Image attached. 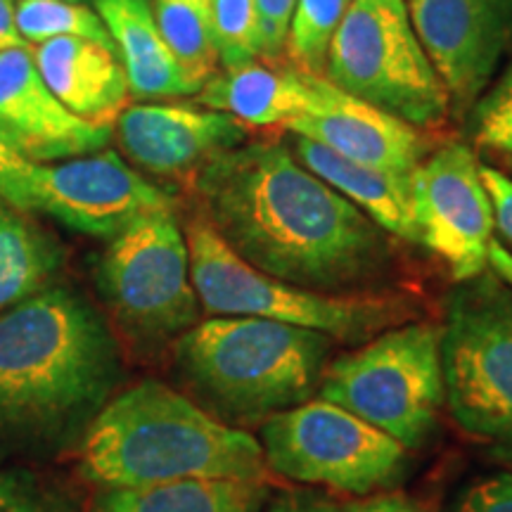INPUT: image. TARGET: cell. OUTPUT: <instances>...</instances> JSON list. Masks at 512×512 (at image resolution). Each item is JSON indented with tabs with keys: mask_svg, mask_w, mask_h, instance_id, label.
<instances>
[{
	"mask_svg": "<svg viewBox=\"0 0 512 512\" xmlns=\"http://www.w3.org/2000/svg\"><path fill=\"white\" fill-rule=\"evenodd\" d=\"M264 512H347L328 496L309 489H287L268 498Z\"/></svg>",
	"mask_w": 512,
	"mask_h": 512,
	"instance_id": "d6a6232c",
	"label": "cell"
},
{
	"mask_svg": "<svg viewBox=\"0 0 512 512\" xmlns=\"http://www.w3.org/2000/svg\"><path fill=\"white\" fill-rule=\"evenodd\" d=\"M486 271L494 273L503 285L512 290V252L498 238L491 240L489 252H486Z\"/></svg>",
	"mask_w": 512,
	"mask_h": 512,
	"instance_id": "e575fe53",
	"label": "cell"
},
{
	"mask_svg": "<svg viewBox=\"0 0 512 512\" xmlns=\"http://www.w3.org/2000/svg\"><path fill=\"white\" fill-rule=\"evenodd\" d=\"M470 136L486 150L512 155V62L467 112Z\"/></svg>",
	"mask_w": 512,
	"mask_h": 512,
	"instance_id": "4316f807",
	"label": "cell"
},
{
	"mask_svg": "<svg viewBox=\"0 0 512 512\" xmlns=\"http://www.w3.org/2000/svg\"><path fill=\"white\" fill-rule=\"evenodd\" d=\"M31 171H34V164L12 152L5 143H0V202L29 214Z\"/></svg>",
	"mask_w": 512,
	"mask_h": 512,
	"instance_id": "4dcf8cb0",
	"label": "cell"
},
{
	"mask_svg": "<svg viewBox=\"0 0 512 512\" xmlns=\"http://www.w3.org/2000/svg\"><path fill=\"white\" fill-rule=\"evenodd\" d=\"M95 285L121 332L140 347H162L200 323L185 233L174 209L152 211L107 242Z\"/></svg>",
	"mask_w": 512,
	"mask_h": 512,
	"instance_id": "9c48e42d",
	"label": "cell"
},
{
	"mask_svg": "<svg viewBox=\"0 0 512 512\" xmlns=\"http://www.w3.org/2000/svg\"><path fill=\"white\" fill-rule=\"evenodd\" d=\"M347 512H425L418 503L401 494H377L344 505Z\"/></svg>",
	"mask_w": 512,
	"mask_h": 512,
	"instance_id": "836d02e7",
	"label": "cell"
},
{
	"mask_svg": "<svg viewBox=\"0 0 512 512\" xmlns=\"http://www.w3.org/2000/svg\"><path fill=\"white\" fill-rule=\"evenodd\" d=\"M256 439L275 475L358 498L394 489L411 470L399 441L323 399L273 415Z\"/></svg>",
	"mask_w": 512,
	"mask_h": 512,
	"instance_id": "30bf717a",
	"label": "cell"
},
{
	"mask_svg": "<svg viewBox=\"0 0 512 512\" xmlns=\"http://www.w3.org/2000/svg\"><path fill=\"white\" fill-rule=\"evenodd\" d=\"M200 216L256 271L323 294H373L389 233L275 143H242L192 181Z\"/></svg>",
	"mask_w": 512,
	"mask_h": 512,
	"instance_id": "6da1fadb",
	"label": "cell"
},
{
	"mask_svg": "<svg viewBox=\"0 0 512 512\" xmlns=\"http://www.w3.org/2000/svg\"><path fill=\"white\" fill-rule=\"evenodd\" d=\"M15 24L29 48L62 36H81L114 48V41L91 5L67 0H17ZM117 50V48H114Z\"/></svg>",
	"mask_w": 512,
	"mask_h": 512,
	"instance_id": "cb8c5ba5",
	"label": "cell"
},
{
	"mask_svg": "<svg viewBox=\"0 0 512 512\" xmlns=\"http://www.w3.org/2000/svg\"><path fill=\"white\" fill-rule=\"evenodd\" d=\"M508 166L512 169V155H508Z\"/></svg>",
	"mask_w": 512,
	"mask_h": 512,
	"instance_id": "74e56055",
	"label": "cell"
},
{
	"mask_svg": "<svg viewBox=\"0 0 512 512\" xmlns=\"http://www.w3.org/2000/svg\"><path fill=\"white\" fill-rule=\"evenodd\" d=\"M81 472L100 489L185 479L266 482L259 439L157 380L114 394L81 437Z\"/></svg>",
	"mask_w": 512,
	"mask_h": 512,
	"instance_id": "3957f363",
	"label": "cell"
},
{
	"mask_svg": "<svg viewBox=\"0 0 512 512\" xmlns=\"http://www.w3.org/2000/svg\"><path fill=\"white\" fill-rule=\"evenodd\" d=\"M351 0H297L287 48L294 67L323 76L332 38L347 15Z\"/></svg>",
	"mask_w": 512,
	"mask_h": 512,
	"instance_id": "d4e9b609",
	"label": "cell"
},
{
	"mask_svg": "<svg viewBox=\"0 0 512 512\" xmlns=\"http://www.w3.org/2000/svg\"><path fill=\"white\" fill-rule=\"evenodd\" d=\"M439 335L453 422L512 463V290L491 271L458 283Z\"/></svg>",
	"mask_w": 512,
	"mask_h": 512,
	"instance_id": "8992f818",
	"label": "cell"
},
{
	"mask_svg": "<svg viewBox=\"0 0 512 512\" xmlns=\"http://www.w3.org/2000/svg\"><path fill=\"white\" fill-rule=\"evenodd\" d=\"M318 399L366 420L406 451H420L446 406L439 328L396 325L337 356L325 368Z\"/></svg>",
	"mask_w": 512,
	"mask_h": 512,
	"instance_id": "52a82bcc",
	"label": "cell"
},
{
	"mask_svg": "<svg viewBox=\"0 0 512 512\" xmlns=\"http://www.w3.org/2000/svg\"><path fill=\"white\" fill-rule=\"evenodd\" d=\"M190 278L209 316H249L323 332L335 342L363 344L403 325L411 309L377 294H323L256 271L202 216L185 228Z\"/></svg>",
	"mask_w": 512,
	"mask_h": 512,
	"instance_id": "5b68a950",
	"label": "cell"
},
{
	"mask_svg": "<svg viewBox=\"0 0 512 512\" xmlns=\"http://www.w3.org/2000/svg\"><path fill=\"white\" fill-rule=\"evenodd\" d=\"M0 512H81L76 498L29 470H0Z\"/></svg>",
	"mask_w": 512,
	"mask_h": 512,
	"instance_id": "83f0119b",
	"label": "cell"
},
{
	"mask_svg": "<svg viewBox=\"0 0 512 512\" xmlns=\"http://www.w3.org/2000/svg\"><path fill=\"white\" fill-rule=\"evenodd\" d=\"M451 512H512V472L467 484L453 501Z\"/></svg>",
	"mask_w": 512,
	"mask_h": 512,
	"instance_id": "f1b7e54d",
	"label": "cell"
},
{
	"mask_svg": "<svg viewBox=\"0 0 512 512\" xmlns=\"http://www.w3.org/2000/svg\"><path fill=\"white\" fill-rule=\"evenodd\" d=\"M209 5L223 69L259 60V19L254 0H209Z\"/></svg>",
	"mask_w": 512,
	"mask_h": 512,
	"instance_id": "484cf974",
	"label": "cell"
},
{
	"mask_svg": "<svg viewBox=\"0 0 512 512\" xmlns=\"http://www.w3.org/2000/svg\"><path fill=\"white\" fill-rule=\"evenodd\" d=\"M413 207L420 245L446 261L456 283L486 271L496 219L472 147L458 140L434 147L413 171Z\"/></svg>",
	"mask_w": 512,
	"mask_h": 512,
	"instance_id": "8fae6325",
	"label": "cell"
},
{
	"mask_svg": "<svg viewBox=\"0 0 512 512\" xmlns=\"http://www.w3.org/2000/svg\"><path fill=\"white\" fill-rule=\"evenodd\" d=\"M67 3H83V5H88V3H91V0H67Z\"/></svg>",
	"mask_w": 512,
	"mask_h": 512,
	"instance_id": "8d00e7d4",
	"label": "cell"
},
{
	"mask_svg": "<svg viewBox=\"0 0 512 512\" xmlns=\"http://www.w3.org/2000/svg\"><path fill=\"white\" fill-rule=\"evenodd\" d=\"M451 110L467 114L512 55V0H406Z\"/></svg>",
	"mask_w": 512,
	"mask_h": 512,
	"instance_id": "4fadbf2b",
	"label": "cell"
},
{
	"mask_svg": "<svg viewBox=\"0 0 512 512\" xmlns=\"http://www.w3.org/2000/svg\"><path fill=\"white\" fill-rule=\"evenodd\" d=\"M292 155L311 174L373 219L384 233L420 245V228L413 207V174L356 164L302 136H294Z\"/></svg>",
	"mask_w": 512,
	"mask_h": 512,
	"instance_id": "d6986e66",
	"label": "cell"
},
{
	"mask_svg": "<svg viewBox=\"0 0 512 512\" xmlns=\"http://www.w3.org/2000/svg\"><path fill=\"white\" fill-rule=\"evenodd\" d=\"M64 252L27 211L0 202V313L53 285Z\"/></svg>",
	"mask_w": 512,
	"mask_h": 512,
	"instance_id": "7402d4cb",
	"label": "cell"
},
{
	"mask_svg": "<svg viewBox=\"0 0 512 512\" xmlns=\"http://www.w3.org/2000/svg\"><path fill=\"white\" fill-rule=\"evenodd\" d=\"M259 19L261 57H280L287 48L297 0H254Z\"/></svg>",
	"mask_w": 512,
	"mask_h": 512,
	"instance_id": "f546056e",
	"label": "cell"
},
{
	"mask_svg": "<svg viewBox=\"0 0 512 512\" xmlns=\"http://www.w3.org/2000/svg\"><path fill=\"white\" fill-rule=\"evenodd\" d=\"M266 482L185 479L133 489H100L91 512H264Z\"/></svg>",
	"mask_w": 512,
	"mask_h": 512,
	"instance_id": "44dd1931",
	"label": "cell"
},
{
	"mask_svg": "<svg viewBox=\"0 0 512 512\" xmlns=\"http://www.w3.org/2000/svg\"><path fill=\"white\" fill-rule=\"evenodd\" d=\"M50 93L76 117L114 124L131 91L117 50L81 36H62L31 48Z\"/></svg>",
	"mask_w": 512,
	"mask_h": 512,
	"instance_id": "ac0fdd59",
	"label": "cell"
},
{
	"mask_svg": "<svg viewBox=\"0 0 512 512\" xmlns=\"http://www.w3.org/2000/svg\"><path fill=\"white\" fill-rule=\"evenodd\" d=\"M292 136L328 147L356 164L413 174L434 150L432 138L418 126L387 114L349 93L330 88L323 110L285 124Z\"/></svg>",
	"mask_w": 512,
	"mask_h": 512,
	"instance_id": "2e32d148",
	"label": "cell"
},
{
	"mask_svg": "<svg viewBox=\"0 0 512 512\" xmlns=\"http://www.w3.org/2000/svg\"><path fill=\"white\" fill-rule=\"evenodd\" d=\"M482 178L494 204V219L498 240L512 252V176L496 166L482 164Z\"/></svg>",
	"mask_w": 512,
	"mask_h": 512,
	"instance_id": "1f68e13d",
	"label": "cell"
},
{
	"mask_svg": "<svg viewBox=\"0 0 512 512\" xmlns=\"http://www.w3.org/2000/svg\"><path fill=\"white\" fill-rule=\"evenodd\" d=\"M95 12L124 64L131 98L162 102L197 93L159 34L150 0H95Z\"/></svg>",
	"mask_w": 512,
	"mask_h": 512,
	"instance_id": "ffe728a7",
	"label": "cell"
},
{
	"mask_svg": "<svg viewBox=\"0 0 512 512\" xmlns=\"http://www.w3.org/2000/svg\"><path fill=\"white\" fill-rule=\"evenodd\" d=\"M121 351L102 313L50 285L0 313V441L62 448L86 434L117 392Z\"/></svg>",
	"mask_w": 512,
	"mask_h": 512,
	"instance_id": "7a4b0ae2",
	"label": "cell"
},
{
	"mask_svg": "<svg viewBox=\"0 0 512 512\" xmlns=\"http://www.w3.org/2000/svg\"><path fill=\"white\" fill-rule=\"evenodd\" d=\"M247 126L226 112L197 102H136L114 121L121 157L143 176L195 181L223 152L245 143Z\"/></svg>",
	"mask_w": 512,
	"mask_h": 512,
	"instance_id": "5bb4252c",
	"label": "cell"
},
{
	"mask_svg": "<svg viewBox=\"0 0 512 512\" xmlns=\"http://www.w3.org/2000/svg\"><path fill=\"white\" fill-rule=\"evenodd\" d=\"M112 138L114 124L76 117L50 93L29 46L0 53V143L31 164H53L107 150Z\"/></svg>",
	"mask_w": 512,
	"mask_h": 512,
	"instance_id": "9a60e30c",
	"label": "cell"
},
{
	"mask_svg": "<svg viewBox=\"0 0 512 512\" xmlns=\"http://www.w3.org/2000/svg\"><path fill=\"white\" fill-rule=\"evenodd\" d=\"M29 207L76 233L112 240L140 216L174 209V200L119 152L100 150L53 164H34Z\"/></svg>",
	"mask_w": 512,
	"mask_h": 512,
	"instance_id": "7c38bea8",
	"label": "cell"
},
{
	"mask_svg": "<svg viewBox=\"0 0 512 512\" xmlns=\"http://www.w3.org/2000/svg\"><path fill=\"white\" fill-rule=\"evenodd\" d=\"M332 83L297 67L249 62L223 69L197 91V102L238 119L242 126H285L328 105Z\"/></svg>",
	"mask_w": 512,
	"mask_h": 512,
	"instance_id": "e0dca14e",
	"label": "cell"
},
{
	"mask_svg": "<svg viewBox=\"0 0 512 512\" xmlns=\"http://www.w3.org/2000/svg\"><path fill=\"white\" fill-rule=\"evenodd\" d=\"M15 3L17 0H0V53L27 46L15 24Z\"/></svg>",
	"mask_w": 512,
	"mask_h": 512,
	"instance_id": "d590c367",
	"label": "cell"
},
{
	"mask_svg": "<svg viewBox=\"0 0 512 512\" xmlns=\"http://www.w3.org/2000/svg\"><path fill=\"white\" fill-rule=\"evenodd\" d=\"M323 74L351 98L422 131L441 126L451 112L444 81L415 34L406 0H351Z\"/></svg>",
	"mask_w": 512,
	"mask_h": 512,
	"instance_id": "ba28073f",
	"label": "cell"
},
{
	"mask_svg": "<svg viewBox=\"0 0 512 512\" xmlns=\"http://www.w3.org/2000/svg\"><path fill=\"white\" fill-rule=\"evenodd\" d=\"M152 15L171 55L195 91L219 74V46L209 0H152Z\"/></svg>",
	"mask_w": 512,
	"mask_h": 512,
	"instance_id": "603a6c76",
	"label": "cell"
},
{
	"mask_svg": "<svg viewBox=\"0 0 512 512\" xmlns=\"http://www.w3.org/2000/svg\"><path fill=\"white\" fill-rule=\"evenodd\" d=\"M335 339L249 316H211L174 344V373L197 406L247 430L318 394Z\"/></svg>",
	"mask_w": 512,
	"mask_h": 512,
	"instance_id": "277c9868",
	"label": "cell"
}]
</instances>
